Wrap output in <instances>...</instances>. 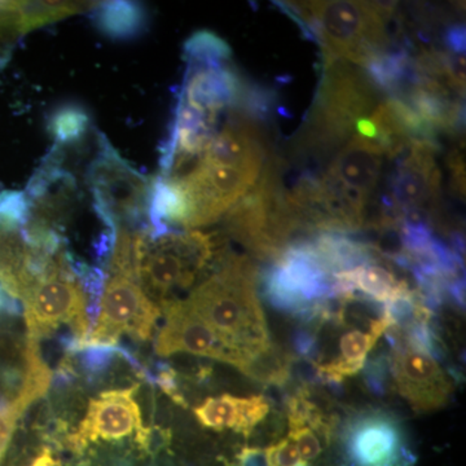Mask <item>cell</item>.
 Wrapping results in <instances>:
<instances>
[{"mask_svg": "<svg viewBox=\"0 0 466 466\" xmlns=\"http://www.w3.org/2000/svg\"><path fill=\"white\" fill-rule=\"evenodd\" d=\"M323 76L302 143L312 152L341 146L360 119L377 108L379 88L366 72L337 58L323 57Z\"/></svg>", "mask_w": 466, "mask_h": 466, "instance_id": "5", "label": "cell"}, {"mask_svg": "<svg viewBox=\"0 0 466 466\" xmlns=\"http://www.w3.org/2000/svg\"><path fill=\"white\" fill-rule=\"evenodd\" d=\"M202 426L213 431H233L249 437L271 413V404L263 395L235 397L223 394L210 397L193 408Z\"/></svg>", "mask_w": 466, "mask_h": 466, "instance_id": "15", "label": "cell"}, {"mask_svg": "<svg viewBox=\"0 0 466 466\" xmlns=\"http://www.w3.org/2000/svg\"><path fill=\"white\" fill-rule=\"evenodd\" d=\"M32 204L25 192H0V228L15 231L29 223Z\"/></svg>", "mask_w": 466, "mask_h": 466, "instance_id": "22", "label": "cell"}, {"mask_svg": "<svg viewBox=\"0 0 466 466\" xmlns=\"http://www.w3.org/2000/svg\"><path fill=\"white\" fill-rule=\"evenodd\" d=\"M137 389L139 385L104 391L90 400L85 419L76 433L67 437V446L76 452H82L92 443L134 438L140 450L149 451L153 444V429L144 428L142 412L135 400Z\"/></svg>", "mask_w": 466, "mask_h": 466, "instance_id": "11", "label": "cell"}, {"mask_svg": "<svg viewBox=\"0 0 466 466\" xmlns=\"http://www.w3.org/2000/svg\"><path fill=\"white\" fill-rule=\"evenodd\" d=\"M52 372L47 364L34 361L27 364L23 388L14 401L0 407V461L9 446L20 417L34 401L45 397L50 388Z\"/></svg>", "mask_w": 466, "mask_h": 466, "instance_id": "18", "label": "cell"}, {"mask_svg": "<svg viewBox=\"0 0 466 466\" xmlns=\"http://www.w3.org/2000/svg\"><path fill=\"white\" fill-rule=\"evenodd\" d=\"M87 8L84 3L70 2H0V26H12L25 34L56 23Z\"/></svg>", "mask_w": 466, "mask_h": 466, "instance_id": "17", "label": "cell"}, {"mask_svg": "<svg viewBox=\"0 0 466 466\" xmlns=\"http://www.w3.org/2000/svg\"><path fill=\"white\" fill-rule=\"evenodd\" d=\"M90 116L78 104H66L54 110L48 121V131L55 146H67L81 140L90 126Z\"/></svg>", "mask_w": 466, "mask_h": 466, "instance_id": "20", "label": "cell"}, {"mask_svg": "<svg viewBox=\"0 0 466 466\" xmlns=\"http://www.w3.org/2000/svg\"><path fill=\"white\" fill-rule=\"evenodd\" d=\"M21 299L25 303L29 339L39 342L66 325L75 334L76 350L85 345L90 334V300L66 253L57 254L50 268L24 290Z\"/></svg>", "mask_w": 466, "mask_h": 466, "instance_id": "6", "label": "cell"}, {"mask_svg": "<svg viewBox=\"0 0 466 466\" xmlns=\"http://www.w3.org/2000/svg\"><path fill=\"white\" fill-rule=\"evenodd\" d=\"M308 35L317 36L323 57L366 69L389 48V21L395 5L372 2L287 3Z\"/></svg>", "mask_w": 466, "mask_h": 466, "instance_id": "3", "label": "cell"}, {"mask_svg": "<svg viewBox=\"0 0 466 466\" xmlns=\"http://www.w3.org/2000/svg\"><path fill=\"white\" fill-rule=\"evenodd\" d=\"M29 466H57V462L56 460H55L54 453L51 452V450L45 449L41 455L36 456L33 464Z\"/></svg>", "mask_w": 466, "mask_h": 466, "instance_id": "26", "label": "cell"}, {"mask_svg": "<svg viewBox=\"0 0 466 466\" xmlns=\"http://www.w3.org/2000/svg\"><path fill=\"white\" fill-rule=\"evenodd\" d=\"M258 279V269L249 257L228 256L187 299L198 317L240 355L238 370L248 358L271 343L257 294Z\"/></svg>", "mask_w": 466, "mask_h": 466, "instance_id": "2", "label": "cell"}, {"mask_svg": "<svg viewBox=\"0 0 466 466\" xmlns=\"http://www.w3.org/2000/svg\"><path fill=\"white\" fill-rule=\"evenodd\" d=\"M390 328V321L382 315L370 324L368 332L354 329L343 334L339 341V355L327 363L317 364L321 382L339 385L346 377L357 375L363 370L368 354L375 348L377 341Z\"/></svg>", "mask_w": 466, "mask_h": 466, "instance_id": "16", "label": "cell"}, {"mask_svg": "<svg viewBox=\"0 0 466 466\" xmlns=\"http://www.w3.org/2000/svg\"><path fill=\"white\" fill-rule=\"evenodd\" d=\"M165 315L157 334L155 351L158 357H171L177 352L216 359L238 368L242 359L207 323L198 317L187 299H168L159 305Z\"/></svg>", "mask_w": 466, "mask_h": 466, "instance_id": "13", "label": "cell"}, {"mask_svg": "<svg viewBox=\"0 0 466 466\" xmlns=\"http://www.w3.org/2000/svg\"><path fill=\"white\" fill-rule=\"evenodd\" d=\"M87 177L95 210L108 231L116 233L119 222H140L144 216L148 218L153 179L131 167L103 134Z\"/></svg>", "mask_w": 466, "mask_h": 466, "instance_id": "7", "label": "cell"}, {"mask_svg": "<svg viewBox=\"0 0 466 466\" xmlns=\"http://www.w3.org/2000/svg\"><path fill=\"white\" fill-rule=\"evenodd\" d=\"M289 426V435L288 437L296 443L297 450H299L303 461L309 462V465L317 461L323 455L324 449L328 447L323 438L314 429L309 428V426Z\"/></svg>", "mask_w": 466, "mask_h": 466, "instance_id": "23", "label": "cell"}, {"mask_svg": "<svg viewBox=\"0 0 466 466\" xmlns=\"http://www.w3.org/2000/svg\"><path fill=\"white\" fill-rule=\"evenodd\" d=\"M388 357L392 385L413 410L433 412L447 406L453 382L438 361L406 345L394 346Z\"/></svg>", "mask_w": 466, "mask_h": 466, "instance_id": "14", "label": "cell"}, {"mask_svg": "<svg viewBox=\"0 0 466 466\" xmlns=\"http://www.w3.org/2000/svg\"><path fill=\"white\" fill-rule=\"evenodd\" d=\"M263 294L269 305L308 323L318 300L333 296L328 275L305 241L290 244L263 275Z\"/></svg>", "mask_w": 466, "mask_h": 466, "instance_id": "9", "label": "cell"}, {"mask_svg": "<svg viewBox=\"0 0 466 466\" xmlns=\"http://www.w3.org/2000/svg\"><path fill=\"white\" fill-rule=\"evenodd\" d=\"M389 377H390V368H389V357H375L366 361L364 366V379L368 388L377 395H383L388 391Z\"/></svg>", "mask_w": 466, "mask_h": 466, "instance_id": "24", "label": "cell"}, {"mask_svg": "<svg viewBox=\"0 0 466 466\" xmlns=\"http://www.w3.org/2000/svg\"><path fill=\"white\" fill-rule=\"evenodd\" d=\"M161 314L157 303L140 287L137 275L109 271L97 308V321L82 348L113 346L124 336L148 341Z\"/></svg>", "mask_w": 466, "mask_h": 466, "instance_id": "8", "label": "cell"}, {"mask_svg": "<svg viewBox=\"0 0 466 466\" xmlns=\"http://www.w3.org/2000/svg\"><path fill=\"white\" fill-rule=\"evenodd\" d=\"M349 466H410L416 458L397 417L363 410L348 420L342 431Z\"/></svg>", "mask_w": 466, "mask_h": 466, "instance_id": "12", "label": "cell"}, {"mask_svg": "<svg viewBox=\"0 0 466 466\" xmlns=\"http://www.w3.org/2000/svg\"><path fill=\"white\" fill-rule=\"evenodd\" d=\"M92 20L104 35L116 41H126L140 35L146 30L148 16L146 8L139 3L115 0L95 5Z\"/></svg>", "mask_w": 466, "mask_h": 466, "instance_id": "19", "label": "cell"}, {"mask_svg": "<svg viewBox=\"0 0 466 466\" xmlns=\"http://www.w3.org/2000/svg\"><path fill=\"white\" fill-rule=\"evenodd\" d=\"M222 242L216 233L168 232L150 238L148 229L134 233L137 281L153 302L173 299L174 291L191 288L216 262Z\"/></svg>", "mask_w": 466, "mask_h": 466, "instance_id": "4", "label": "cell"}, {"mask_svg": "<svg viewBox=\"0 0 466 466\" xmlns=\"http://www.w3.org/2000/svg\"><path fill=\"white\" fill-rule=\"evenodd\" d=\"M440 144L413 140L397 156L389 192L383 196L380 218L400 222L415 211H429L441 191V171L435 162Z\"/></svg>", "mask_w": 466, "mask_h": 466, "instance_id": "10", "label": "cell"}, {"mask_svg": "<svg viewBox=\"0 0 466 466\" xmlns=\"http://www.w3.org/2000/svg\"><path fill=\"white\" fill-rule=\"evenodd\" d=\"M265 144L253 119L235 112L186 174L167 177L183 204V228L217 222L258 182Z\"/></svg>", "mask_w": 466, "mask_h": 466, "instance_id": "1", "label": "cell"}, {"mask_svg": "<svg viewBox=\"0 0 466 466\" xmlns=\"http://www.w3.org/2000/svg\"><path fill=\"white\" fill-rule=\"evenodd\" d=\"M236 459L238 466H271L268 450L262 447H244Z\"/></svg>", "mask_w": 466, "mask_h": 466, "instance_id": "25", "label": "cell"}, {"mask_svg": "<svg viewBox=\"0 0 466 466\" xmlns=\"http://www.w3.org/2000/svg\"><path fill=\"white\" fill-rule=\"evenodd\" d=\"M184 56L187 61L229 60L231 48L216 34L198 32L184 45Z\"/></svg>", "mask_w": 466, "mask_h": 466, "instance_id": "21", "label": "cell"}, {"mask_svg": "<svg viewBox=\"0 0 466 466\" xmlns=\"http://www.w3.org/2000/svg\"><path fill=\"white\" fill-rule=\"evenodd\" d=\"M5 288H3V285L0 284V308H5V299H7V297L5 296ZM7 291V290H5Z\"/></svg>", "mask_w": 466, "mask_h": 466, "instance_id": "27", "label": "cell"}]
</instances>
